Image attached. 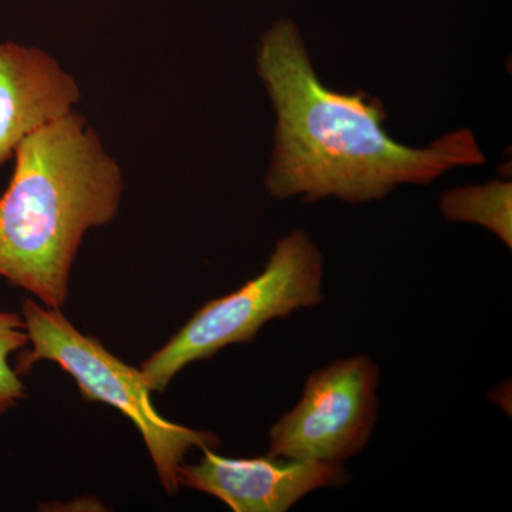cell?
Returning <instances> with one entry per match:
<instances>
[{
	"label": "cell",
	"instance_id": "6da1fadb",
	"mask_svg": "<svg viewBox=\"0 0 512 512\" xmlns=\"http://www.w3.org/2000/svg\"><path fill=\"white\" fill-rule=\"evenodd\" d=\"M256 70L276 111L275 148L265 187L276 200H382L403 184H430L457 167L485 163L468 128L426 148L384 130L382 101L330 90L316 76L298 29L279 22L262 37Z\"/></svg>",
	"mask_w": 512,
	"mask_h": 512
},
{
	"label": "cell",
	"instance_id": "7a4b0ae2",
	"mask_svg": "<svg viewBox=\"0 0 512 512\" xmlns=\"http://www.w3.org/2000/svg\"><path fill=\"white\" fill-rule=\"evenodd\" d=\"M0 195V278L62 309L84 237L120 211L124 181L76 110L26 138Z\"/></svg>",
	"mask_w": 512,
	"mask_h": 512
},
{
	"label": "cell",
	"instance_id": "3957f363",
	"mask_svg": "<svg viewBox=\"0 0 512 512\" xmlns=\"http://www.w3.org/2000/svg\"><path fill=\"white\" fill-rule=\"evenodd\" d=\"M20 315L29 345L19 352L16 372L23 375L39 362L56 363L73 377L86 402L119 410L140 433L165 493L180 490L178 468L191 450L221 447L220 437L212 431L191 429L161 416L141 370L114 356L99 339L80 332L62 309L28 298Z\"/></svg>",
	"mask_w": 512,
	"mask_h": 512
},
{
	"label": "cell",
	"instance_id": "277c9868",
	"mask_svg": "<svg viewBox=\"0 0 512 512\" xmlns=\"http://www.w3.org/2000/svg\"><path fill=\"white\" fill-rule=\"evenodd\" d=\"M325 259L302 229L276 242L261 274L237 291L212 299L198 309L171 339L141 365L153 393H164L191 363L208 360L222 349L251 343L274 319L320 305Z\"/></svg>",
	"mask_w": 512,
	"mask_h": 512
},
{
	"label": "cell",
	"instance_id": "5b68a950",
	"mask_svg": "<svg viewBox=\"0 0 512 512\" xmlns=\"http://www.w3.org/2000/svg\"><path fill=\"white\" fill-rule=\"evenodd\" d=\"M379 383V366L367 355L315 370L299 402L269 430L268 454L345 464L365 450L375 430Z\"/></svg>",
	"mask_w": 512,
	"mask_h": 512
},
{
	"label": "cell",
	"instance_id": "8992f818",
	"mask_svg": "<svg viewBox=\"0 0 512 512\" xmlns=\"http://www.w3.org/2000/svg\"><path fill=\"white\" fill-rule=\"evenodd\" d=\"M350 474L343 464L292 460L266 454L220 456L204 448L195 464H181L178 483L218 498L234 512H286L313 491L342 487Z\"/></svg>",
	"mask_w": 512,
	"mask_h": 512
},
{
	"label": "cell",
	"instance_id": "52a82bcc",
	"mask_svg": "<svg viewBox=\"0 0 512 512\" xmlns=\"http://www.w3.org/2000/svg\"><path fill=\"white\" fill-rule=\"evenodd\" d=\"M77 80L50 53L0 40V168L40 128L76 110Z\"/></svg>",
	"mask_w": 512,
	"mask_h": 512
},
{
	"label": "cell",
	"instance_id": "ba28073f",
	"mask_svg": "<svg viewBox=\"0 0 512 512\" xmlns=\"http://www.w3.org/2000/svg\"><path fill=\"white\" fill-rule=\"evenodd\" d=\"M440 211L447 221L481 225L512 247V184L488 181L454 188L441 197Z\"/></svg>",
	"mask_w": 512,
	"mask_h": 512
},
{
	"label": "cell",
	"instance_id": "9c48e42d",
	"mask_svg": "<svg viewBox=\"0 0 512 512\" xmlns=\"http://www.w3.org/2000/svg\"><path fill=\"white\" fill-rule=\"evenodd\" d=\"M29 338L22 315L0 311V419L28 397V389L20 379L10 357L28 348Z\"/></svg>",
	"mask_w": 512,
	"mask_h": 512
}]
</instances>
